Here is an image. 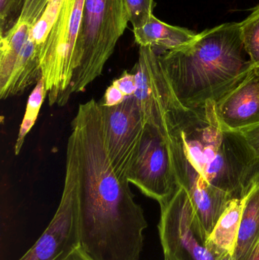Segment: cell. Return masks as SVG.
<instances>
[{"label": "cell", "instance_id": "cell-23", "mask_svg": "<svg viewBox=\"0 0 259 260\" xmlns=\"http://www.w3.org/2000/svg\"><path fill=\"white\" fill-rule=\"evenodd\" d=\"M239 133H241L249 148L259 157V123Z\"/></svg>", "mask_w": 259, "mask_h": 260}, {"label": "cell", "instance_id": "cell-17", "mask_svg": "<svg viewBox=\"0 0 259 260\" xmlns=\"http://www.w3.org/2000/svg\"><path fill=\"white\" fill-rule=\"evenodd\" d=\"M243 206V199L231 200L209 235L211 244L232 256L238 237Z\"/></svg>", "mask_w": 259, "mask_h": 260}, {"label": "cell", "instance_id": "cell-10", "mask_svg": "<svg viewBox=\"0 0 259 260\" xmlns=\"http://www.w3.org/2000/svg\"><path fill=\"white\" fill-rule=\"evenodd\" d=\"M167 141L178 183L190 196L202 226L210 235L232 199L205 180L176 142Z\"/></svg>", "mask_w": 259, "mask_h": 260}, {"label": "cell", "instance_id": "cell-1", "mask_svg": "<svg viewBox=\"0 0 259 260\" xmlns=\"http://www.w3.org/2000/svg\"><path fill=\"white\" fill-rule=\"evenodd\" d=\"M78 154V216L82 248L93 260H138L147 227L129 182L117 175L103 140L100 103L79 105L71 123Z\"/></svg>", "mask_w": 259, "mask_h": 260}, {"label": "cell", "instance_id": "cell-11", "mask_svg": "<svg viewBox=\"0 0 259 260\" xmlns=\"http://www.w3.org/2000/svg\"><path fill=\"white\" fill-rule=\"evenodd\" d=\"M136 80L135 96L145 124L156 128L165 136L164 97L168 81L160 63L158 53L151 47H140L138 59L132 70Z\"/></svg>", "mask_w": 259, "mask_h": 260}, {"label": "cell", "instance_id": "cell-12", "mask_svg": "<svg viewBox=\"0 0 259 260\" xmlns=\"http://www.w3.org/2000/svg\"><path fill=\"white\" fill-rule=\"evenodd\" d=\"M223 129L240 132L259 123V68H253L235 88L214 103Z\"/></svg>", "mask_w": 259, "mask_h": 260}, {"label": "cell", "instance_id": "cell-2", "mask_svg": "<svg viewBox=\"0 0 259 260\" xmlns=\"http://www.w3.org/2000/svg\"><path fill=\"white\" fill-rule=\"evenodd\" d=\"M166 139L179 145L207 182L231 199L246 197L259 180V157L239 132L221 127L214 102L182 106L169 88L164 108Z\"/></svg>", "mask_w": 259, "mask_h": 260}, {"label": "cell", "instance_id": "cell-4", "mask_svg": "<svg viewBox=\"0 0 259 260\" xmlns=\"http://www.w3.org/2000/svg\"><path fill=\"white\" fill-rule=\"evenodd\" d=\"M128 22L124 0H85L69 96L85 91L102 74Z\"/></svg>", "mask_w": 259, "mask_h": 260}, {"label": "cell", "instance_id": "cell-7", "mask_svg": "<svg viewBox=\"0 0 259 260\" xmlns=\"http://www.w3.org/2000/svg\"><path fill=\"white\" fill-rule=\"evenodd\" d=\"M78 154L71 132L67 145L63 192L59 207L39 239L18 260H64L82 246L78 216Z\"/></svg>", "mask_w": 259, "mask_h": 260}, {"label": "cell", "instance_id": "cell-19", "mask_svg": "<svg viewBox=\"0 0 259 260\" xmlns=\"http://www.w3.org/2000/svg\"><path fill=\"white\" fill-rule=\"evenodd\" d=\"M243 47L253 68H259V5L240 23Z\"/></svg>", "mask_w": 259, "mask_h": 260}, {"label": "cell", "instance_id": "cell-14", "mask_svg": "<svg viewBox=\"0 0 259 260\" xmlns=\"http://www.w3.org/2000/svg\"><path fill=\"white\" fill-rule=\"evenodd\" d=\"M134 37L139 47H151L157 52L175 50L191 42L196 34L184 27L170 25L152 15L139 28L133 29Z\"/></svg>", "mask_w": 259, "mask_h": 260}, {"label": "cell", "instance_id": "cell-6", "mask_svg": "<svg viewBox=\"0 0 259 260\" xmlns=\"http://www.w3.org/2000/svg\"><path fill=\"white\" fill-rule=\"evenodd\" d=\"M85 0H62L41 56L50 106L68 102Z\"/></svg>", "mask_w": 259, "mask_h": 260}, {"label": "cell", "instance_id": "cell-5", "mask_svg": "<svg viewBox=\"0 0 259 260\" xmlns=\"http://www.w3.org/2000/svg\"><path fill=\"white\" fill-rule=\"evenodd\" d=\"M160 239L167 260H232L229 253L211 244L190 196L179 186L160 204Z\"/></svg>", "mask_w": 259, "mask_h": 260}, {"label": "cell", "instance_id": "cell-25", "mask_svg": "<svg viewBox=\"0 0 259 260\" xmlns=\"http://www.w3.org/2000/svg\"><path fill=\"white\" fill-rule=\"evenodd\" d=\"M64 260H93L88 256V253L85 251L82 246L75 250L66 259Z\"/></svg>", "mask_w": 259, "mask_h": 260}, {"label": "cell", "instance_id": "cell-8", "mask_svg": "<svg viewBox=\"0 0 259 260\" xmlns=\"http://www.w3.org/2000/svg\"><path fill=\"white\" fill-rule=\"evenodd\" d=\"M126 179L159 204L170 199L179 187L167 139L154 126L145 124Z\"/></svg>", "mask_w": 259, "mask_h": 260}, {"label": "cell", "instance_id": "cell-16", "mask_svg": "<svg viewBox=\"0 0 259 260\" xmlns=\"http://www.w3.org/2000/svg\"><path fill=\"white\" fill-rule=\"evenodd\" d=\"M259 242V180L243 198L240 229L232 260H238Z\"/></svg>", "mask_w": 259, "mask_h": 260}, {"label": "cell", "instance_id": "cell-24", "mask_svg": "<svg viewBox=\"0 0 259 260\" xmlns=\"http://www.w3.org/2000/svg\"><path fill=\"white\" fill-rule=\"evenodd\" d=\"M126 98L123 93L120 91V88L112 83V85L108 87L107 89L105 91L103 103L100 104L106 106H116L121 104Z\"/></svg>", "mask_w": 259, "mask_h": 260}, {"label": "cell", "instance_id": "cell-18", "mask_svg": "<svg viewBox=\"0 0 259 260\" xmlns=\"http://www.w3.org/2000/svg\"><path fill=\"white\" fill-rule=\"evenodd\" d=\"M47 95L45 79L42 77L41 80L36 84V86L33 88L31 94L29 96L28 101H27L25 114H24V118H23L21 126H20L18 139L15 142V154L16 155L21 152L26 136L35 124L40 110L42 107L43 102Z\"/></svg>", "mask_w": 259, "mask_h": 260}, {"label": "cell", "instance_id": "cell-22", "mask_svg": "<svg viewBox=\"0 0 259 260\" xmlns=\"http://www.w3.org/2000/svg\"><path fill=\"white\" fill-rule=\"evenodd\" d=\"M126 97L133 96L136 90V80L134 73L125 71L119 79L113 82Z\"/></svg>", "mask_w": 259, "mask_h": 260}, {"label": "cell", "instance_id": "cell-20", "mask_svg": "<svg viewBox=\"0 0 259 260\" xmlns=\"http://www.w3.org/2000/svg\"><path fill=\"white\" fill-rule=\"evenodd\" d=\"M129 22L133 29L142 27L154 15L155 0H124Z\"/></svg>", "mask_w": 259, "mask_h": 260}, {"label": "cell", "instance_id": "cell-21", "mask_svg": "<svg viewBox=\"0 0 259 260\" xmlns=\"http://www.w3.org/2000/svg\"><path fill=\"white\" fill-rule=\"evenodd\" d=\"M26 0H0V37L6 35L21 15Z\"/></svg>", "mask_w": 259, "mask_h": 260}, {"label": "cell", "instance_id": "cell-26", "mask_svg": "<svg viewBox=\"0 0 259 260\" xmlns=\"http://www.w3.org/2000/svg\"><path fill=\"white\" fill-rule=\"evenodd\" d=\"M238 260H259V242L249 253Z\"/></svg>", "mask_w": 259, "mask_h": 260}, {"label": "cell", "instance_id": "cell-13", "mask_svg": "<svg viewBox=\"0 0 259 260\" xmlns=\"http://www.w3.org/2000/svg\"><path fill=\"white\" fill-rule=\"evenodd\" d=\"M49 0H26L13 27L0 37V91L7 86L18 55Z\"/></svg>", "mask_w": 259, "mask_h": 260}, {"label": "cell", "instance_id": "cell-27", "mask_svg": "<svg viewBox=\"0 0 259 260\" xmlns=\"http://www.w3.org/2000/svg\"><path fill=\"white\" fill-rule=\"evenodd\" d=\"M164 260H167V259H164Z\"/></svg>", "mask_w": 259, "mask_h": 260}, {"label": "cell", "instance_id": "cell-15", "mask_svg": "<svg viewBox=\"0 0 259 260\" xmlns=\"http://www.w3.org/2000/svg\"><path fill=\"white\" fill-rule=\"evenodd\" d=\"M41 53L42 49L35 44L29 35L18 55L7 86L0 91L1 99L3 100L21 94L29 87L41 80L43 77Z\"/></svg>", "mask_w": 259, "mask_h": 260}, {"label": "cell", "instance_id": "cell-3", "mask_svg": "<svg viewBox=\"0 0 259 260\" xmlns=\"http://www.w3.org/2000/svg\"><path fill=\"white\" fill-rule=\"evenodd\" d=\"M243 47L240 23H225L196 35L178 49L158 54L178 102L190 109L214 102L253 69Z\"/></svg>", "mask_w": 259, "mask_h": 260}, {"label": "cell", "instance_id": "cell-9", "mask_svg": "<svg viewBox=\"0 0 259 260\" xmlns=\"http://www.w3.org/2000/svg\"><path fill=\"white\" fill-rule=\"evenodd\" d=\"M100 105L108 157L118 177L127 180L128 172L138 152L145 126L142 112L134 95L126 97L116 106Z\"/></svg>", "mask_w": 259, "mask_h": 260}]
</instances>
